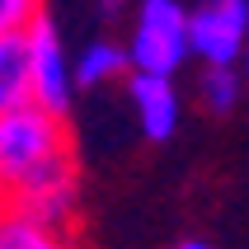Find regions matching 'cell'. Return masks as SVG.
Masks as SVG:
<instances>
[{
  "label": "cell",
  "mask_w": 249,
  "mask_h": 249,
  "mask_svg": "<svg viewBox=\"0 0 249 249\" xmlns=\"http://www.w3.org/2000/svg\"><path fill=\"white\" fill-rule=\"evenodd\" d=\"M66 151H75V146H71V127H66L61 113L38 108L33 99L5 108L0 113V202L33 169H42L47 160H56Z\"/></svg>",
  "instance_id": "obj_1"
},
{
  "label": "cell",
  "mask_w": 249,
  "mask_h": 249,
  "mask_svg": "<svg viewBox=\"0 0 249 249\" xmlns=\"http://www.w3.org/2000/svg\"><path fill=\"white\" fill-rule=\"evenodd\" d=\"M123 47L132 71L179 75V66L188 61V5L183 0H137L132 38Z\"/></svg>",
  "instance_id": "obj_2"
},
{
  "label": "cell",
  "mask_w": 249,
  "mask_h": 249,
  "mask_svg": "<svg viewBox=\"0 0 249 249\" xmlns=\"http://www.w3.org/2000/svg\"><path fill=\"white\" fill-rule=\"evenodd\" d=\"M24 52H28V99L38 108L66 118L71 99H75V71H71L66 38H61V28L52 24L47 10L24 28Z\"/></svg>",
  "instance_id": "obj_3"
},
{
  "label": "cell",
  "mask_w": 249,
  "mask_h": 249,
  "mask_svg": "<svg viewBox=\"0 0 249 249\" xmlns=\"http://www.w3.org/2000/svg\"><path fill=\"white\" fill-rule=\"evenodd\" d=\"M249 47V0H202L188 10V56L202 66H240Z\"/></svg>",
  "instance_id": "obj_4"
},
{
  "label": "cell",
  "mask_w": 249,
  "mask_h": 249,
  "mask_svg": "<svg viewBox=\"0 0 249 249\" xmlns=\"http://www.w3.org/2000/svg\"><path fill=\"white\" fill-rule=\"evenodd\" d=\"M75 197H80V169H75V151H66V155H56V160H47L42 169H33L5 202L28 212V216H38V221L71 226Z\"/></svg>",
  "instance_id": "obj_5"
},
{
  "label": "cell",
  "mask_w": 249,
  "mask_h": 249,
  "mask_svg": "<svg viewBox=\"0 0 249 249\" xmlns=\"http://www.w3.org/2000/svg\"><path fill=\"white\" fill-rule=\"evenodd\" d=\"M127 94L132 113L146 141H169L183 118V99L174 89V75H146V71H127Z\"/></svg>",
  "instance_id": "obj_6"
},
{
  "label": "cell",
  "mask_w": 249,
  "mask_h": 249,
  "mask_svg": "<svg viewBox=\"0 0 249 249\" xmlns=\"http://www.w3.org/2000/svg\"><path fill=\"white\" fill-rule=\"evenodd\" d=\"M71 71H75V89H104V85L127 80L132 61H127V47H123V42L94 38L89 47L71 52Z\"/></svg>",
  "instance_id": "obj_7"
},
{
  "label": "cell",
  "mask_w": 249,
  "mask_h": 249,
  "mask_svg": "<svg viewBox=\"0 0 249 249\" xmlns=\"http://www.w3.org/2000/svg\"><path fill=\"white\" fill-rule=\"evenodd\" d=\"M0 249H75V245H71L66 226L38 221V216L0 202Z\"/></svg>",
  "instance_id": "obj_8"
},
{
  "label": "cell",
  "mask_w": 249,
  "mask_h": 249,
  "mask_svg": "<svg viewBox=\"0 0 249 249\" xmlns=\"http://www.w3.org/2000/svg\"><path fill=\"white\" fill-rule=\"evenodd\" d=\"M28 104V52H24V28H0V113Z\"/></svg>",
  "instance_id": "obj_9"
},
{
  "label": "cell",
  "mask_w": 249,
  "mask_h": 249,
  "mask_svg": "<svg viewBox=\"0 0 249 249\" xmlns=\"http://www.w3.org/2000/svg\"><path fill=\"white\" fill-rule=\"evenodd\" d=\"M197 94H202V108L216 113V118L235 113V104H240V71L235 66H202Z\"/></svg>",
  "instance_id": "obj_10"
},
{
  "label": "cell",
  "mask_w": 249,
  "mask_h": 249,
  "mask_svg": "<svg viewBox=\"0 0 249 249\" xmlns=\"http://www.w3.org/2000/svg\"><path fill=\"white\" fill-rule=\"evenodd\" d=\"M47 10V0H0V28H28L38 14Z\"/></svg>",
  "instance_id": "obj_11"
},
{
  "label": "cell",
  "mask_w": 249,
  "mask_h": 249,
  "mask_svg": "<svg viewBox=\"0 0 249 249\" xmlns=\"http://www.w3.org/2000/svg\"><path fill=\"white\" fill-rule=\"evenodd\" d=\"M99 14H104V19H118V14H123V0H99Z\"/></svg>",
  "instance_id": "obj_12"
},
{
  "label": "cell",
  "mask_w": 249,
  "mask_h": 249,
  "mask_svg": "<svg viewBox=\"0 0 249 249\" xmlns=\"http://www.w3.org/2000/svg\"><path fill=\"white\" fill-rule=\"evenodd\" d=\"M174 249H212V245H207V240H179Z\"/></svg>",
  "instance_id": "obj_13"
},
{
  "label": "cell",
  "mask_w": 249,
  "mask_h": 249,
  "mask_svg": "<svg viewBox=\"0 0 249 249\" xmlns=\"http://www.w3.org/2000/svg\"><path fill=\"white\" fill-rule=\"evenodd\" d=\"M245 75H249V47H245Z\"/></svg>",
  "instance_id": "obj_14"
}]
</instances>
